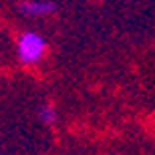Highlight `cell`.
I'll use <instances>...</instances> for the list:
<instances>
[{
	"instance_id": "2",
	"label": "cell",
	"mask_w": 155,
	"mask_h": 155,
	"mask_svg": "<svg viewBox=\"0 0 155 155\" xmlns=\"http://www.w3.org/2000/svg\"><path fill=\"white\" fill-rule=\"evenodd\" d=\"M20 10L26 14V16H45V14H51L54 10V4L52 2H22L20 4Z\"/></svg>"
},
{
	"instance_id": "1",
	"label": "cell",
	"mask_w": 155,
	"mask_h": 155,
	"mask_svg": "<svg viewBox=\"0 0 155 155\" xmlns=\"http://www.w3.org/2000/svg\"><path fill=\"white\" fill-rule=\"evenodd\" d=\"M46 51V42L42 36L35 35V32H26V35L20 36V42H18V57L20 61L26 64H32L36 61L42 58Z\"/></svg>"
},
{
	"instance_id": "3",
	"label": "cell",
	"mask_w": 155,
	"mask_h": 155,
	"mask_svg": "<svg viewBox=\"0 0 155 155\" xmlns=\"http://www.w3.org/2000/svg\"><path fill=\"white\" fill-rule=\"evenodd\" d=\"M40 119L51 125V123H54V119H57V113H54V109H52V107H45V109L40 111Z\"/></svg>"
}]
</instances>
